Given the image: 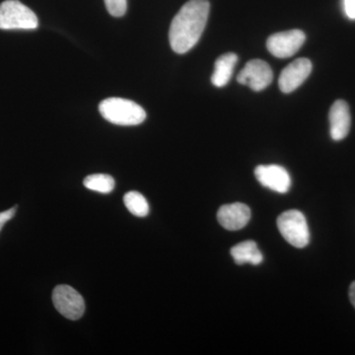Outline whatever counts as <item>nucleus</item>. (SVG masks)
<instances>
[{"mask_svg": "<svg viewBox=\"0 0 355 355\" xmlns=\"http://www.w3.org/2000/svg\"><path fill=\"white\" fill-rule=\"evenodd\" d=\"M16 214V207L6 210V211L0 212V231L3 228L7 222L12 219Z\"/></svg>", "mask_w": 355, "mask_h": 355, "instance_id": "17", "label": "nucleus"}, {"mask_svg": "<svg viewBox=\"0 0 355 355\" xmlns=\"http://www.w3.org/2000/svg\"><path fill=\"white\" fill-rule=\"evenodd\" d=\"M84 186L88 190L101 193H110L114 188V178L107 174H93L84 179Z\"/></svg>", "mask_w": 355, "mask_h": 355, "instance_id": "15", "label": "nucleus"}, {"mask_svg": "<svg viewBox=\"0 0 355 355\" xmlns=\"http://www.w3.org/2000/svg\"><path fill=\"white\" fill-rule=\"evenodd\" d=\"M107 10L114 17H121L127 12V0H105Z\"/></svg>", "mask_w": 355, "mask_h": 355, "instance_id": "16", "label": "nucleus"}, {"mask_svg": "<svg viewBox=\"0 0 355 355\" xmlns=\"http://www.w3.org/2000/svg\"><path fill=\"white\" fill-rule=\"evenodd\" d=\"M312 72V62L305 58H297L282 70L279 79V86L282 92H293L300 87Z\"/></svg>", "mask_w": 355, "mask_h": 355, "instance_id": "8", "label": "nucleus"}, {"mask_svg": "<svg viewBox=\"0 0 355 355\" xmlns=\"http://www.w3.org/2000/svg\"><path fill=\"white\" fill-rule=\"evenodd\" d=\"M237 62L238 55L234 53H227L217 58L211 76V83L217 88L227 85Z\"/></svg>", "mask_w": 355, "mask_h": 355, "instance_id": "12", "label": "nucleus"}, {"mask_svg": "<svg viewBox=\"0 0 355 355\" xmlns=\"http://www.w3.org/2000/svg\"><path fill=\"white\" fill-rule=\"evenodd\" d=\"M100 114L105 120L118 125H139L146 119L141 106L123 98H109L100 103Z\"/></svg>", "mask_w": 355, "mask_h": 355, "instance_id": "2", "label": "nucleus"}, {"mask_svg": "<svg viewBox=\"0 0 355 355\" xmlns=\"http://www.w3.org/2000/svg\"><path fill=\"white\" fill-rule=\"evenodd\" d=\"M345 12L349 19L355 20V0H343Z\"/></svg>", "mask_w": 355, "mask_h": 355, "instance_id": "18", "label": "nucleus"}, {"mask_svg": "<svg viewBox=\"0 0 355 355\" xmlns=\"http://www.w3.org/2000/svg\"><path fill=\"white\" fill-rule=\"evenodd\" d=\"M306 41L305 33L301 30L275 33L268 37L266 48L273 57L288 58L295 55Z\"/></svg>", "mask_w": 355, "mask_h": 355, "instance_id": "6", "label": "nucleus"}, {"mask_svg": "<svg viewBox=\"0 0 355 355\" xmlns=\"http://www.w3.org/2000/svg\"><path fill=\"white\" fill-rule=\"evenodd\" d=\"M251 216L250 207L241 202L222 205L217 212L219 224L229 231L244 228L249 223Z\"/></svg>", "mask_w": 355, "mask_h": 355, "instance_id": "10", "label": "nucleus"}, {"mask_svg": "<svg viewBox=\"0 0 355 355\" xmlns=\"http://www.w3.org/2000/svg\"><path fill=\"white\" fill-rule=\"evenodd\" d=\"M230 254L234 259L235 263L240 266L244 263L258 266L263 260V254L259 250L258 245L252 240L236 245L231 249Z\"/></svg>", "mask_w": 355, "mask_h": 355, "instance_id": "13", "label": "nucleus"}, {"mask_svg": "<svg viewBox=\"0 0 355 355\" xmlns=\"http://www.w3.org/2000/svg\"><path fill=\"white\" fill-rule=\"evenodd\" d=\"M53 302L55 309L67 319H80L85 312V302L80 294L69 286H58L53 291Z\"/></svg>", "mask_w": 355, "mask_h": 355, "instance_id": "5", "label": "nucleus"}, {"mask_svg": "<svg viewBox=\"0 0 355 355\" xmlns=\"http://www.w3.org/2000/svg\"><path fill=\"white\" fill-rule=\"evenodd\" d=\"M273 72L270 65L261 60H252L237 76L238 83L256 92L265 90L272 83Z\"/></svg>", "mask_w": 355, "mask_h": 355, "instance_id": "7", "label": "nucleus"}, {"mask_svg": "<svg viewBox=\"0 0 355 355\" xmlns=\"http://www.w3.org/2000/svg\"><path fill=\"white\" fill-rule=\"evenodd\" d=\"M349 299L352 301V305L355 308V282L350 284L349 287Z\"/></svg>", "mask_w": 355, "mask_h": 355, "instance_id": "19", "label": "nucleus"}, {"mask_svg": "<svg viewBox=\"0 0 355 355\" xmlns=\"http://www.w3.org/2000/svg\"><path fill=\"white\" fill-rule=\"evenodd\" d=\"M123 202L133 216L146 217L149 214L148 202L139 191H128L123 197Z\"/></svg>", "mask_w": 355, "mask_h": 355, "instance_id": "14", "label": "nucleus"}, {"mask_svg": "<svg viewBox=\"0 0 355 355\" xmlns=\"http://www.w3.org/2000/svg\"><path fill=\"white\" fill-rule=\"evenodd\" d=\"M280 234L289 244L302 249L309 244L310 232L304 214L296 209L287 210L277 218Z\"/></svg>", "mask_w": 355, "mask_h": 355, "instance_id": "4", "label": "nucleus"}, {"mask_svg": "<svg viewBox=\"0 0 355 355\" xmlns=\"http://www.w3.org/2000/svg\"><path fill=\"white\" fill-rule=\"evenodd\" d=\"M254 176L261 186L279 193H286L291 187V178L286 168L279 165H260Z\"/></svg>", "mask_w": 355, "mask_h": 355, "instance_id": "9", "label": "nucleus"}, {"mask_svg": "<svg viewBox=\"0 0 355 355\" xmlns=\"http://www.w3.org/2000/svg\"><path fill=\"white\" fill-rule=\"evenodd\" d=\"M329 120L331 139L336 141L345 139L349 133L352 123L349 104L343 100L334 103L329 114Z\"/></svg>", "mask_w": 355, "mask_h": 355, "instance_id": "11", "label": "nucleus"}, {"mask_svg": "<svg viewBox=\"0 0 355 355\" xmlns=\"http://www.w3.org/2000/svg\"><path fill=\"white\" fill-rule=\"evenodd\" d=\"M38 25L34 11L18 0H6L0 4V29L34 30Z\"/></svg>", "mask_w": 355, "mask_h": 355, "instance_id": "3", "label": "nucleus"}, {"mask_svg": "<svg viewBox=\"0 0 355 355\" xmlns=\"http://www.w3.org/2000/svg\"><path fill=\"white\" fill-rule=\"evenodd\" d=\"M209 0H190L175 16L170 26L169 41L172 50L186 53L200 41L209 19Z\"/></svg>", "mask_w": 355, "mask_h": 355, "instance_id": "1", "label": "nucleus"}]
</instances>
